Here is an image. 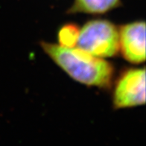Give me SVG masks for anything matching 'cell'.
I'll return each mask as SVG.
<instances>
[{"label":"cell","mask_w":146,"mask_h":146,"mask_svg":"<svg viewBox=\"0 0 146 146\" xmlns=\"http://www.w3.org/2000/svg\"><path fill=\"white\" fill-rule=\"evenodd\" d=\"M46 54L73 80L90 87H109L113 68L103 58H97L77 47L42 42Z\"/></svg>","instance_id":"6da1fadb"},{"label":"cell","mask_w":146,"mask_h":146,"mask_svg":"<svg viewBox=\"0 0 146 146\" xmlns=\"http://www.w3.org/2000/svg\"><path fill=\"white\" fill-rule=\"evenodd\" d=\"M75 46L97 58L113 57L119 51V31L108 20H91L79 29Z\"/></svg>","instance_id":"7a4b0ae2"},{"label":"cell","mask_w":146,"mask_h":146,"mask_svg":"<svg viewBox=\"0 0 146 146\" xmlns=\"http://www.w3.org/2000/svg\"><path fill=\"white\" fill-rule=\"evenodd\" d=\"M113 106L123 109L145 104V69L127 70L119 78L113 92Z\"/></svg>","instance_id":"3957f363"},{"label":"cell","mask_w":146,"mask_h":146,"mask_svg":"<svg viewBox=\"0 0 146 146\" xmlns=\"http://www.w3.org/2000/svg\"><path fill=\"white\" fill-rule=\"evenodd\" d=\"M119 49L132 64L145 60V23L137 21L123 25L119 31Z\"/></svg>","instance_id":"277c9868"},{"label":"cell","mask_w":146,"mask_h":146,"mask_svg":"<svg viewBox=\"0 0 146 146\" xmlns=\"http://www.w3.org/2000/svg\"><path fill=\"white\" fill-rule=\"evenodd\" d=\"M119 5L120 0H75L69 12L71 14H104Z\"/></svg>","instance_id":"5b68a950"},{"label":"cell","mask_w":146,"mask_h":146,"mask_svg":"<svg viewBox=\"0 0 146 146\" xmlns=\"http://www.w3.org/2000/svg\"><path fill=\"white\" fill-rule=\"evenodd\" d=\"M78 33L79 29L75 25H64L58 33L60 45L66 47H75L78 36Z\"/></svg>","instance_id":"8992f818"}]
</instances>
